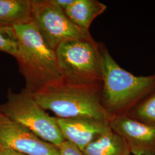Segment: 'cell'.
Wrapping results in <instances>:
<instances>
[{"mask_svg":"<svg viewBox=\"0 0 155 155\" xmlns=\"http://www.w3.org/2000/svg\"><path fill=\"white\" fill-rule=\"evenodd\" d=\"M98 90L61 79L32 94L39 105L52 111L57 118H90L110 124L112 116L100 102Z\"/></svg>","mask_w":155,"mask_h":155,"instance_id":"1","label":"cell"},{"mask_svg":"<svg viewBox=\"0 0 155 155\" xmlns=\"http://www.w3.org/2000/svg\"><path fill=\"white\" fill-rule=\"evenodd\" d=\"M19 39L16 59L25 81V89L34 94L62 79L55 50L47 44L33 22L13 27Z\"/></svg>","mask_w":155,"mask_h":155,"instance_id":"2","label":"cell"},{"mask_svg":"<svg viewBox=\"0 0 155 155\" xmlns=\"http://www.w3.org/2000/svg\"><path fill=\"white\" fill-rule=\"evenodd\" d=\"M61 78L78 86L98 87L102 82L100 48L92 40H71L55 50Z\"/></svg>","mask_w":155,"mask_h":155,"instance_id":"3","label":"cell"},{"mask_svg":"<svg viewBox=\"0 0 155 155\" xmlns=\"http://www.w3.org/2000/svg\"><path fill=\"white\" fill-rule=\"evenodd\" d=\"M0 112L58 148L66 141L58 127L56 118L47 114L34 98L33 94L25 89L17 93L9 89L6 101L0 105Z\"/></svg>","mask_w":155,"mask_h":155,"instance_id":"4","label":"cell"},{"mask_svg":"<svg viewBox=\"0 0 155 155\" xmlns=\"http://www.w3.org/2000/svg\"><path fill=\"white\" fill-rule=\"evenodd\" d=\"M105 107L116 111L130 104L155 83V75L137 77L120 66L107 50L100 48Z\"/></svg>","mask_w":155,"mask_h":155,"instance_id":"5","label":"cell"},{"mask_svg":"<svg viewBox=\"0 0 155 155\" xmlns=\"http://www.w3.org/2000/svg\"><path fill=\"white\" fill-rule=\"evenodd\" d=\"M32 22L52 50L65 41L92 40L89 30L78 27L54 0H31Z\"/></svg>","mask_w":155,"mask_h":155,"instance_id":"6","label":"cell"},{"mask_svg":"<svg viewBox=\"0 0 155 155\" xmlns=\"http://www.w3.org/2000/svg\"><path fill=\"white\" fill-rule=\"evenodd\" d=\"M0 148L27 155H61L58 147L0 112Z\"/></svg>","mask_w":155,"mask_h":155,"instance_id":"7","label":"cell"},{"mask_svg":"<svg viewBox=\"0 0 155 155\" xmlns=\"http://www.w3.org/2000/svg\"><path fill=\"white\" fill-rule=\"evenodd\" d=\"M109 124L134 155H155V126L126 116L112 117Z\"/></svg>","mask_w":155,"mask_h":155,"instance_id":"8","label":"cell"},{"mask_svg":"<svg viewBox=\"0 0 155 155\" xmlns=\"http://www.w3.org/2000/svg\"><path fill=\"white\" fill-rule=\"evenodd\" d=\"M56 121L65 140L81 151L111 130L110 124L90 118H59Z\"/></svg>","mask_w":155,"mask_h":155,"instance_id":"9","label":"cell"},{"mask_svg":"<svg viewBox=\"0 0 155 155\" xmlns=\"http://www.w3.org/2000/svg\"><path fill=\"white\" fill-rule=\"evenodd\" d=\"M106 6L97 0H75L64 12L78 27L89 30L94 19L106 9Z\"/></svg>","mask_w":155,"mask_h":155,"instance_id":"10","label":"cell"},{"mask_svg":"<svg viewBox=\"0 0 155 155\" xmlns=\"http://www.w3.org/2000/svg\"><path fill=\"white\" fill-rule=\"evenodd\" d=\"M30 22L31 0H0V26L13 27Z\"/></svg>","mask_w":155,"mask_h":155,"instance_id":"11","label":"cell"},{"mask_svg":"<svg viewBox=\"0 0 155 155\" xmlns=\"http://www.w3.org/2000/svg\"><path fill=\"white\" fill-rule=\"evenodd\" d=\"M83 155H129V148L122 137L112 130L101 136L89 144Z\"/></svg>","mask_w":155,"mask_h":155,"instance_id":"12","label":"cell"},{"mask_svg":"<svg viewBox=\"0 0 155 155\" xmlns=\"http://www.w3.org/2000/svg\"><path fill=\"white\" fill-rule=\"evenodd\" d=\"M19 39L13 27L0 26V51L16 59L19 51Z\"/></svg>","mask_w":155,"mask_h":155,"instance_id":"13","label":"cell"},{"mask_svg":"<svg viewBox=\"0 0 155 155\" xmlns=\"http://www.w3.org/2000/svg\"><path fill=\"white\" fill-rule=\"evenodd\" d=\"M136 114L144 123L155 126V94L139 106Z\"/></svg>","mask_w":155,"mask_h":155,"instance_id":"14","label":"cell"},{"mask_svg":"<svg viewBox=\"0 0 155 155\" xmlns=\"http://www.w3.org/2000/svg\"><path fill=\"white\" fill-rule=\"evenodd\" d=\"M59 149L61 155H83L78 148L67 141L61 144Z\"/></svg>","mask_w":155,"mask_h":155,"instance_id":"15","label":"cell"},{"mask_svg":"<svg viewBox=\"0 0 155 155\" xmlns=\"http://www.w3.org/2000/svg\"><path fill=\"white\" fill-rule=\"evenodd\" d=\"M74 1L75 0H54V2L61 9L64 11L72 5Z\"/></svg>","mask_w":155,"mask_h":155,"instance_id":"16","label":"cell"},{"mask_svg":"<svg viewBox=\"0 0 155 155\" xmlns=\"http://www.w3.org/2000/svg\"><path fill=\"white\" fill-rule=\"evenodd\" d=\"M0 155H27L13 150L0 148Z\"/></svg>","mask_w":155,"mask_h":155,"instance_id":"17","label":"cell"}]
</instances>
